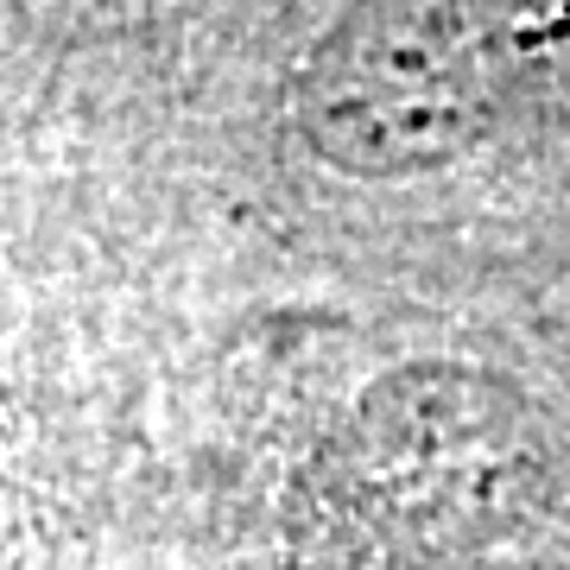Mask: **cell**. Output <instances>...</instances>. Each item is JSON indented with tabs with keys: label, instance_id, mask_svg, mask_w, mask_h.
I'll list each match as a JSON object with an SVG mask.
<instances>
[{
	"label": "cell",
	"instance_id": "1",
	"mask_svg": "<svg viewBox=\"0 0 570 570\" xmlns=\"http://www.w3.org/2000/svg\"><path fill=\"white\" fill-rule=\"evenodd\" d=\"M0 570H89V520L0 355Z\"/></svg>",
	"mask_w": 570,
	"mask_h": 570
}]
</instances>
